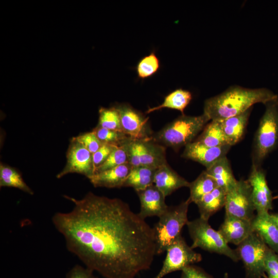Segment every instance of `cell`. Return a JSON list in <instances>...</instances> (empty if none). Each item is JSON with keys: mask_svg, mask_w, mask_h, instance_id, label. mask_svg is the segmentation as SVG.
<instances>
[{"mask_svg": "<svg viewBox=\"0 0 278 278\" xmlns=\"http://www.w3.org/2000/svg\"><path fill=\"white\" fill-rule=\"evenodd\" d=\"M64 197L74 206L55 213L52 223L84 266L104 278H135L150 268L157 255L153 229L127 203L92 192Z\"/></svg>", "mask_w": 278, "mask_h": 278, "instance_id": "cell-1", "label": "cell"}, {"mask_svg": "<svg viewBox=\"0 0 278 278\" xmlns=\"http://www.w3.org/2000/svg\"><path fill=\"white\" fill-rule=\"evenodd\" d=\"M278 96L266 88L250 89L232 85L219 94L206 99L203 113L211 120H222L239 115L257 103L265 105Z\"/></svg>", "mask_w": 278, "mask_h": 278, "instance_id": "cell-2", "label": "cell"}, {"mask_svg": "<svg viewBox=\"0 0 278 278\" xmlns=\"http://www.w3.org/2000/svg\"><path fill=\"white\" fill-rule=\"evenodd\" d=\"M211 120L207 115L179 116L168 123L151 138L158 143L178 150L193 141Z\"/></svg>", "mask_w": 278, "mask_h": 278, "instance_id": "cell-3", "label": "cell"}, {"mask_svg": "<svg viewBox=\"0 0 278 278\" xmlns=\"http://www.w3.org/2000/svg\"><path fill=\"white\" fill-rule=\"evenodd\" d=\"M266 109L255 134L252 166L259 167L278 144V98L265 104Z\"/></svg>", "mask_w": 278, "mask_h": 278, "instance_id": "cell-4", "label": "cell"}, {"mask_svg": "<svg viewBox=\"0 0 278 278\" xmlns=\"http://www.w3.org/2000/svg\"><path fill=\"white\" fill-rule=\"evenodd\" d=\"M190 202L188 198L178 205L168 206L166 211L159 217L152 227L156 244L157 255L166 251L168 246L180 235L186 225L187 213Z\"/></svg>", "mask_w": 278, "mask_h": 278, "instance_id": "cell-5", "label": "cell"}, {"mask_svg": "<svg viewBox=\"0 0 278 278\" xmlns=\"http://www.w3.org/2000/svg\"><path fill=\"white\" fill-rule=\"evenodd\" d=\"M208 221L200 217L187 222L186 225L193 241L192 248L223 255L234 262L240 260L236 251L229 247L219 231L213 229Z\"/></svg>", "mask_w": 278, "mask_h": 278, "instance_id": "cell-6", "label": "cell"}, {"mask_svg": "<svg viewBox=\"0 0 278 278\" xmlns=\"http://www.w3.org/2000/svg\"><path fill=\"white\" fill-rule=\"evenodd\" d=\"M268 249L254 232L237 246L235 251L243 262L246 278L266 277L265 260Z\"/></svg>", "mask_w": 278, "mask_h": 278, "instance_id": "cell-7", "label": "cell"}, {"mask_svg": "<svg viewBox=\"0 0 278 278\" xmlns=\"http://www.w3.org/2000/svg\"><path fill=\"white\" fill-rule=\"evenodd\" d=\"M166 255L162 266L154 278H163L166 275L202 260L201 254L189 246L181 235L179 236L167 248Z\"/></svg>", "mask_w": 278, "mask_h": 278, "instance_id": "cell-8", "label": "cell"}, {"mask_svg": "<svg viewBox=\"0 0 278 278\" xmlns=\"http://www.w3.org/2000/svg\"><path fill=\"white\" fill-rule=\"evenodd\" d=\"M224 207L226 215L253 220L255 208L252 188L248 180H237L235 186L227 193Z\"/></svg>", "mask_w": 278, "mask_h": 278, "instance_id": "cell-9", "label": "cell"}, {"mask_svg": "<svg viewBox=\"0 0 278 278\" xmlns=\"http://www.w3.org/2000/svg\"><path fill=\"white\" fill-rule=\"evenodd\" d=\"M114 107L119 113L121 130L126 135L137 140L151 137L153 134L148 117L128 103H117Z\"/></svg>", "mask_w": 278, "mask_h": 278, "instance_id": "cell-10", "label": "cell"}, {"mask_svg": "<svg viewBox=\"0 0 278 278\" xmlns=\"http://www.w3.org/2000/svg\"><path fill=\"white\" fill-rule=\"evenodd\" d=\"M73 173L82 175L88 179L95 173L92 154L74 137L71 139L67 151L66 164L56 178L60 179Z\"/></svg>", "mask_w": 278, "mask_h": 278, "instance_id": "cell-11", "label": "cell"}, {"mask_svg": "<svg viewBox=\"0 0 278 278\" xmlns=\"http://www.w3.org/2000/svg\"><path fill=\"white\" fill-rule=\"evenodd\" d=\"M248 181L252 188V198L257 213L269 212L272 209L273 197L268 187L265 172L261 167L252 166Z\"/></svg>", "mask_w": 278, "mask_h": 278, "instance_id": "cell-12", "label": "cell"}, {"mask_svg": "<svg viewBox=\"0 0 278 278\" xmlns=\"http://www.w3.org/2000/svg\"><path fill=\"white\" fill-rule=\"evenodd\" d=\"M231 147L225 145L210 147L194 141L185 146L181 157L198 162L207 169L219 160L226 157Z\"/></svg>", "mask_w": 278, "mask_h": 278, "instance_id": "cell-13", "label": "cell"}, {"mask_svg": "<svg viewBox=\"0 0 278 278\" xmlns=\"http://www.w3.org/2000/svg\"><path fill=\"white\" fill-rule=\"evenodd\" d=\"M138 197L141 208L138 213L143 219L147 217H160L167 209L165 197L153 184L147 187L135 191Z\"/></svg>", "mask_w": 278, "mask_h": 278, "instance_id": "cell-14", "label": "cell"}, {"mask_svg": "<svg viewBox=\"0 0 278 278\" xmlns=\"http://www.w3.org/2000/svg\"><path fill=\"white\" fill-rule=\"evenodd\" d=\"M252 221L225 214L218 231L228 244L238 246L254 232Z\"/></svg>", "mask_w": 278, "mask_h": 278, "instance_id": "cell-15", "label": "cell"}, {"mask_svg": "<svg viewBox=\"0 0 278 278\" xmlns=\"http://www.w3.org/2000/svg\"><path fill=\"white\" fill-rule=\"evenodd\" d=\"M189 183L167 163L156 170L153 184L166 197L180 188L188 187Z\"/></svg>", "mask_w": 278, "mask_h": 278, "instance_id": "cell-16", "label": "cell"}, {"mask_svg": "<svg viewBox=\"0 0 278 278\" xmlns=\"http://www.w3.org/2000/svg\"><path fill=\"white\" fill-rule=\"evenodd\" d=\"M253 231L268 247L278 254V227L269 212L257 213L252 221Z\"/></svg>", "mask_w": 278, "mask_h": 278, "instance_id": "cell-17", "label": "cell"}, {"mask_svg": "<svg viewBox=\"0 0 278 278\" xmlns=\"http://www.w3.org/2000/svg\"><path fill=\"white\" fill-rule=\"evenodd\" d=\"M132 168L128 163L95 173L89 180L95 187L121 188Z\"/></svg>", "mask_w": 278, "mask_h": 278, "instance_id": "cell-18", "label": "cell"}, {"mask_svg": "<svg viewBox=\"0 0 278 278\" xmlns=\"http://www.w3.org/2000/svg\"><path fill=\"white\" fill-rule=\"evenodd\" d=\"M141 165L154 169L167 164L165 146L155 142L151 137L138 140Z\"/></svg>", "mask_w": 278, "mask_h": 278, "instance_id": "cell-19", "label": "cell"}, {"mask_svg": "<svg viewBox=\"0 0 278 278\" xmlns=\"http://www.w3.org/2000/svg\"><path fill=\"white\" fill-rule=\"evenodd\" d=\"M252 109V108L239 115L219 120L222 131L231 146L242 139Z\"/></svg>", "mask_w": 278, "mask_h": 278, "instance_id": "cell-20", "label": "cell"}, {"mask_svg": "<svg viewBox=\"0 0 278 278\" xmlns=\"http://www.w3.org/2000/svg\"><path fill=\"white\" fill-rule=\"evenodd\" d=\"M205 171L215 180L217 187L222 188L227 193L232 189L237 182L227 156L220 159L210 168L206 169Z\"/></svg>", "mask_w": 278, "mask_h": 278, "instance_id": "cell-21", "label": "cell"}, {"mask_svg": "<svg viewBox=\"0 0 278 278\" xmlns=\"http://www.w3.org/2000/svg\"><path fill=\"white\" fill-rule=\"evenodd\" d=\"M226 195L227 192L224 189L217 187L204 196L195 203L198 206L200 217L208 220L212 215L224 206Z\"/></svg>", "mask_w": 278, "mask_h": 278, "instance_id": "cell-22", "label": "cell"}, {"mask_svg": "<svg viewBox=\"0 0 278 278\" xmlns=\"http://www.w3.org/2000/svg\"><path fill=\"white\" fill-rule=\"evenodd\" d=\"M195 141L210 147L230 145L219 120H210Z\"/></svg>", "mask_w": 278, "mask_h": 278, "instance_id": "cell-23", "label": "cell"}, {"mask_svg": "<svg viewBox=\"0 0 278 278\" xmlns=\"http://www.w3.org/2000/svg\"><path fill=\"white\" fill-rule=\"evenodd\" d=\"M157 169L143 165L132 167L123 187H131L135 191L147 187L153 184Z\"/></svg>", "mask_w": 278, "mask_h": 278, "instance_id": "cell-24", "label": "cell"}, {"mask_svg": "<svg viewBox=\"0 0 278 278\" xmlns=\"http://www.w3.org/2000/svg\"><path fill=\"white\" fill-rule=\"evenodd\" d=\"M192 99V93L182 89H177L165 96L163 102L160 105L149 108L146 113L161 110L163 108H168L180 111L182 114Z\"/></svg>", "mask_w": 278, "mask_h": 278, "instance_id": "cell-25", "label": "cell"}, {"mask_svg": "<svg viewBox=\"0 0 278 278\" xmlns=\"http://www.w3.org/2000/svg\"><path fill=\"white\" fill-rule=\"evenodd\" d=\"M0 187H14L29 195L34 194L17 170L2 163L0 164Z\"/></svg>", "mask_w": 278, "mask_h": 278, "instance_id": "cell-26", "label": "cell"}, {"mask_svg": "<svg viewBox=\"0 0 278 278\" xmlns=\"http://www.w3.org/2000/svg\"><path fill=\"white\" fill-rule=\"evenodd\" d=\"M217 187L215 180L205 170L203 171L194 181L189 183L190 195L188 199L190 203H197Z\"/></svg>", "mask_w": 278, "mask_h": 278, "instance_id": "cell-27", "label": "cell"}, {"mask_svg": "<svg viewBox=\"0 0 278 278\" xmlns=\"http://www.w3.org/2000/svg\"><path fill=\"white\" fill-rule=\"evenodd\" d=\"M97 126L122 132L119 115L114 106L110 108H100Z\"/></svg>", "mask_w": 278, "mask_h": 278, "instance_id": "cell-28", "label": "cell"}, {"mask_svg": "<svg viewBox=\"0 0 278 278\" xmlns=\"http://www.w3.org/2000/svg\"><path fill=\"white\" fill-rule=\"evenodd\" d=\"M160 61L154 52L142 58L138 62L136 70L141 79L150 77L155 74L160 68Z\"/></svg>", "mask_w": 278, "mask_h": 278, "instance_id": "cell-29", "label": "cell"}, {"mask_svg": "<svg viewBox=\"0 0 278 278\" xmlns=\"http://www.w3.org/2000/svg\"><path fill=\"white\" fill-rule=\"evenodd\" d=\"M125 142L115 149L107 160L102 164L96 168L95 173L129 163Z\"/></svg>", "mask_w": 278, "mask_h": 278, "instance_id": "cell-30", "label": "cell"}, {"mask_svg": "<svg viewBox=\"0 0 278 278\" xmlns=\"http://www.w3.org/2000/svg\"><path fill=\"white\" fill-rule=\"evenodd\" d=\"M92 131L102 144L120 146L130 138L123 132L109 130L97 126Z\"/></svg>", "mask_w": 278, "mask_h": 278, "instance_id": "cell-31", "label": "cell"}, {"mask_svg": "<svg viewBox=\"0 0 278 278\" xmlns=\"http://www.w3.org/2000/svg\"><path fill=\"white\" fill-rule=\"evenodd\" d=\"M124 144L127 152L129 163L132 167L141 166L138 140L129 138Z\"/></svg>", "mask_w": 278, "mask_h": 278, "instance_id": "cell-32", "label": "cell"}, {"mask_svg": "<svg viewBox=\"0 0 278 278\" xmlns=\"http://www.w3.org/2000/svg\"><path fill=\"white\" fill-rule=\"evenodd\" d=\"M74 137L92 154L97 151L103 144L93 131L80 134Z\"/></svg>", "mask_w": 278, "mask_h": 278, "instance_id": "cell-33", "label": "cell"}, {"mask_svg": "<svg viewBox=\"0 0 278 278\" xmlns=\"http://www.w3.org/2000/svg\"><path fill=\"white\" fill-rule=\"evenodd\" d=\"M265 270L268 278H278V256L269 248L265 257Z\"/></svg>", "mask_w": 278, "mask_h": 278, "instance_id": "cell-34", "label": "cell"}, {"mask_svg": "<svg viewBox=\"0 0 278 278\" xmlns=\"http://www.w3.org/2000/svg\"><path fill=\"white\" fill-rule=\"evenodd\" d=\"M118 146L112 144H103L97 151L92 154L95 171L96 168L107 160L112 152Z\"/></svg>", "mask_w": 278, "mask_h": 278, "instance_id": "cell-35", "label": "cell"}, {"mask_svg": "<svg viewBox=\"0 0 278 278\" xmlns=\"http://www.w3.org/2000/svg\"><path fill=\"white\" fill-rule=\"evenodd\" d=\"M65 278H98L94 271L86 267L77 264L67 272Z\"/></svg>", "mask_w": 278, "mask_h": 278, "instance_id": "cell-36", "label": "cell"}, {"mask_svg": "<svg viewBox=\"0 0 278 278\" xmlns=\"http://www.w3.org/2000/svg\"><path fill=\"white\" fill-rule=\"evenodd\" d=\"M181 271L180 278H213L202 268L194 265L185 268Z\"/></svg>", "mask_w": 278, "mask_h": 278, "instance_id": "cell-37", "label": "cell"}, {"mask_svg": "<svg viewBox=\"0 0 278 278\" xmlns=\"http://www.w3.org/2000/svg\"><path fill=\"white\" fill-rule=\"evenodd\" d=\"M272 219L278 227V214H270Z\"/></svg>", "mask_w": 278, "mask_h": 278, "instance_id": "cell-38", "label": "cell"}, {"mask_svg": "<svg viewBox=\"0 0 278 278\" xmlns=\"http://www.w3.org/2000/svg\"><path fill=\"white\" fill-rule=\"evenodd\" d=\"M273 199H278V195L273 197Z\"/></svg>", "mask_w": 278, "mask_h": 278, "instance_id": "cell-39", "label": "cell"}, {"mask_svg": "<svg viewBox=\"0 0 278 278\" xmlns=\"http://www.w3.org/2000/svg\"><path fill=\"white\" fill-rule=\"evenodd\" d=\"M224 278H228V274H227V273H225V275H224Z\"/></svg>", "mask_w": 278, "mask_h": 278, "instance_id": "cell-40", "label": "cell"}]
</instances>
